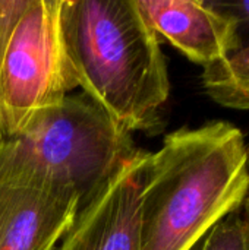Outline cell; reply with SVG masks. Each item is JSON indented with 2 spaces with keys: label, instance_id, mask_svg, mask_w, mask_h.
I'll return each mask as SVG.
<instances>
[{
  "label": "cell",
  "instance_id": "cell-1",
  "mask_svg": "<svg viewBox=\"0 0 249 250\" xmlns=\"http://www.w3.org/2000/svg\"><path fill=\"white\" fill-rule=\"evenodd\" d=\"M248 193V151L236 126L216 120L169 133L148 155L139 250H189Z\"/></svg>",
  "mask_w": 249,
  "mask_h": 250
},
{
  "label": "cell",
  "instance_id": "cell-2",
  "mask_svg": "<svg viewBox=\"0 0 249 250\" xmlns=\"http://www.w3.org/2000/svg\"><path fill=\"white\" fill-rule=\"evenodd\" d=\"M59 22L84 94L128 133L158 127L170 94L167 64L136 0H60Z\"/></svg>",
  "mask_w": 249,
  "mask_h": 250
},
{
  "label": "cell",
  "instance_id": "cell-3",
  "mask_svg": "<svg viewBox=\"0 0 249 250\" xmlns=\"http://www.w3.org/2000/svg\"><path fill=\"white\" fill-rule=\"evenodd\" d=\"M59 12L60 0H0V139L19 138L78 88Z\"/></svg>",
  "mask_w": 249,
  "mask_h": 250
},
{
  "label": "cell",
  "instance_id": "cell-4",
  "mask_svg": "<svg viewBox=\"0 0 249 250\" xmlns=\"http://www.w3.org/2000/svg\"><path fill=\"white\" fill-rule=\"evenodd\" d=\"M19 139L50 171L76 190L79 208L138 149L131 133L120 129L85 94L66 95Z\"/></svg>",
  "mask_w": 249,
  "mask_h": 250
},
{
  "label": "cell",
  "instance_id": "cell-5",
  "mask_svg": "<svg viewBox=\"0 0 249 250\" xmlns=\"http://www.w3.org/2000/svg\"><path fill=\"white\" fill-rule=\"evenodd\" d=\"M78 208L76 190L23 141L0 139V250H54Z\"/></svg>",
  "mask_w": 249,
  "mask_h": 250
},
{
  "label": "cell",
  "instance_id": "cell-6",
  "mask_svg": "<svg viewBox=\"0 0 249 250\" xmlns=\"http://www.w3.org/2000/svg\"><path fill=\"white\" fill-rule=\"evenodd\" d=\"M148 155L136 149L78 209L59 250H139V205Z\"/></svg>",
  "mask_w": 249,
  "mask_h": 250
},
{
  "label": "cell",
  "instance_id": "cell-7",
  "mask_svg": "<svg viewBox=\"0 0 249 250\" xmlns=\"http://www.w3.org/2000/svg\"><path fill=\"white\" fill-rule=\"evenodd\" d=\"M136 4L158 40L164 38L203 67L242 45L235 22L208 0H136Z\"/></svg>",
  "mask_w": 249,
  "mask_h": 250
},
{
  "label": "cell",
  "instance_id": "cell-8",
  "mask_svg": "<svg viewBox=\"0 0 249 250\" xmlns=\"http://www.w3.org/2000/svg\"><path fill=\"white\" fill-rule=\"evenodd\" d=\"M201 83L205 94L219 105L249 111V42L204 67Z\"/></svg>",
  "mask_w": 249,
  "mask_h": 250
},
{
  "label": "cell",
  "instance_id": "cell-9",
  "mask_svg": "<svg viewBox=\"0 0 249 250\" xmlns=\"http://www.w3.org/2000/svg\"><path fill=\"white\" fill-rule=\"evenodd\" d=\"M189 250H249V226L235 211L211 227Z\"/></svg>",
  "mask_w": 249,
  "mask_h": 250
},
{
  "label": "cell",
  "instance_id": "cell-10",
  "mask_svg": "<svg viewBox=\"0 0 249 250\" xmlns=\"http://www.w3.org/2000/svg\"><path fill=\"white\" fill-rule=\"evenodd\" d=\"M208 3L219 10L220 13H223L225 16H227L229 19H232L238 28L241 41H242V35L244 32L249 34V1H225V0H208ZM249 42V41H248Z\"/></svg>",
  "mask_w": 249,
  "mask_h": 250
},
{
  "label": "cell",
  "instance_id": "cell-11",
  "mask_svg": "<svg viewBox=\"0 0 249 250\" xmlns=\"http://www.w3.org/2000/svg\"><path fill=\"white\" fill-rule=\"evenodd\" d=\"M242 209H244L242 217H244V220L248 223V226H249V193H248V196L245 198V202H244V205H242Z\"/></svg>",
  "mask_w": 249,
  "mask_h": 250
},
{
  "label": "cell",
  "instance_id": "cell-12",
  "mask_svg": "<svg viewBox=\"0 0 249 250\" xmlns=\"http://www.w3.org/2000/svg\"><path fill=\"white\" fill-rule=\"evenodd\" d=\"M248 160H249V154H248Z\"/></svg>",
  "mask_w": 249,
  "mask_h": 250
}]
</instances>
